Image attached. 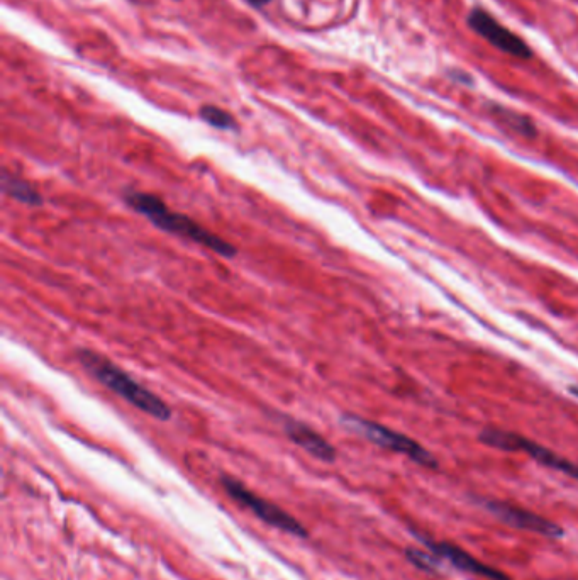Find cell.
<instances>
[{"instance_id": "1", "label": "cell", "mask_w": 578, "mask_h": 580, "mask_svg": "<svg viewBox=\"0 0 578 580\" xmlns=\"http://www.w3.org/2000/svg\"><path fill=\"white\" fill-rule=\"evenodd\" d=\"M124 201L133 211L141 214L155 228L162 229L168 235L178 236V238H184V240L192 241V243H197V245L206 246V248L224 258H234L238 255L236 246L231 245L229 241L223 240L221 236L204 228V226H201L189 216L180 214V212H173L155 194L129 190V192L124 194Z\"/></svg>"}, {"instance_id": "2", "label": "cell", "mask_w": 578, "mask_h": 580, "mask_svg": "<svg viewBox=\"0 0 578 580\" xmlns=\"http://www.w3.org/2000/svg\"><path fill=\"white\" fill-rule=\"evenodd\" d=\"M75 355L78 363L87 370V374L134 408L158 421L172 419L173 411L167 402L155 392L146 389L145 385L139 384L138 380L112 362L111 358L90 348H78Z\"/></svg>"}, {"instance_id": "3", "label": "cell", "mask_w": 578, "mask_h": 580, "mask_svg": "<svg viewBox=\"0 0 578 580\" xmlns=\"http://www.w3.org/2000/svg\"><path fill=\"white\" fill-rule=\"evenodd\" d=\"M341 421H343L348 430L355 431L356 435L367 438L368 441H372L380 448L406 455L407 458H411L412 462L419 463L423 467H431L433 469V467L438 465L436 458L409 436L397 433V431L390 430V428H385L382 424L373 423L370 419L355 416V414H345Z\"/></svg>"}, {"instance_id": "4", "label": "cell", "mask_w": 578, "mask_h": 580, "mask_svg": "<svg viewBox=\"0 0 578 580\" xmlns=\"http://www.w3.org/2000/svg\"><path fill=\"white\" fill-rule=\"evenodd\" d=\"M224 491L228 492L229 497H233L234 501L241 504L243 508L248 509L255 514L256 518L262 519L263 523L268 526H273L277 530L289 533L292 536H299V538H307L309 531L306 526L302 525L301 521H297L294 516H290L287 511L273 504V502L263 499V497L256 496L255 492H251L245 484H241L239 480L224 475L221 479Z\"/></svg>"}, {"instance_id": "5", "label": "cell", "mask_w": 578, "mask_h": 580, "mask_svg": "<svg viewBox=\"0 0 578 580\" xmlns=\"http://www.w3.org/2000/svg\"><path fill=\"white\" fill-rule=\"evenodd\" d=\"M480 441H484L489 447L507 450V452H523L529 457L534 458L536 462L545 465L548 469L558 470L562 474L570 475L573 479L578 480V465L568 462L567 458L551 452L548 448L541 447L538 443L516 435V433H507V431L485 430L480 435Z\"/></svg>"}, {"instance_id": "6", "label": "cell", "mask_w": 578, "mask_h": 580, "mask_svg": "<svg viewBox=\"0 0 578 580\" xmlns=\"http://www.w3.org/2000/svg\"><path fill=\"white\" fill-rule=\"evenodd\" d=\"M467 23L473 33L482 36L485 41H489L490 45L495 46L502 53L516 56L521 60L533 58V50L529 48L528 43L521 36L512 33L511 29L502 26L485 9H472V12L468 14Z\"/></svg>"}, {"instance_id": "7", "label": "cell", "mask_w": 578, "mask_h": 580, "mask_svg": "<svg viewBox=\"0 0 578 580\" xmlns=\"http://www.w3.org/2000/svg\"><path fill=\"white\" fill-rule=\"evenodd\" d=\"M485 506L494 516L504 521L506 525L514 526L517 530L531 531V533H538L548 538H560L563 535L560 526L555 525L550 519L543 518L540 514L531 513L528 509L517 508L501 501H489Z\"/></svg>"}, {"instance_id": "8", "label": "cell", "mask_w": 578, "mask_h": 580, "mask_svg": "<svg viewBox=\"0 0 578 580\" xmlns=\"http://www.w3.org/2000/svg\"><path fill=\"white\" fill-rule=\"evenodd\" d=\"M280 421H282V428H284L285 435L289 436V440L312 457L328 463L334 462L338 457L336 448L324 436L319 435L316 430H312L309 424L302 423L299 419L290 418V416H282Z\"/></svg>"}, {"instance_id": "9", "label": "cell", "mask_w": 578, "mask_h": 580, "mask_svg": "<svg viewBox=\"0 0 578 580\" xmlns=\"http://www.w3.org/2000/svg\"><path fill=\"white\" fill-rule=\"evenodd\" d=\"M429 547L436 553V557L443 558L451 565H455L456 569L463 570L467 574L477 575L480 579L485 580H511L506 574H502L501 570L480 562L470 553L451 545V543H429Z\"/></svg>"}, {"instance_id": "10", "label": "cell", "mask_w": 578, "mask_h": 580, "mask_svg": "<svg viewBox=\"0 0 578 580\" xmlns=\"http://www.w3.org/2000/svg\"><path fill=\"white\" fill-rule=\"evenodd\" d=\"M0 187L4 196L11 197L14 201L26 204V206L39 207L43 206V196L39 194L33 184H29L26 180L19 179L17 175L4 170L2 177H0Z\"/></svg>"}, {"instance_id": "11", "label": "cell", "mask_w": 578, "mask_h": 580, "mask_svg": "<svg viewBox=\"0 0 578 580\" xmlns=\"http://www.w3.org/2000/svg\"><path fill=\"white\" fill-rule=\"evenodd\" d=\"M490 111L494 114V118L499 121V123L504 124L507 128L516 131V133L523 134V136H534L536 129H534L533 124L528 119L523 118L521 114L517 112L509 111V109H504L501 106H492Z\"/></svg>"}, {"instance_id": "12", "label": "cell", "mask_w": 578, "mask_h": 580, "mask_svg": "<svg viewBox=\"0 0 578 580\" xmlns=\"http://www.w3.org/2000/svg\"><path fill=\"white\" fill-rule=\"evenodd\" d=\"M199 116H201L204 123L209 124L212 128L224 129V131H231V129H238V123L236 119L229 114V112L224 111L221 107L216 106H204L201 107L199 111Z\"/></svg>"}, {"instance_id": "13", "label": "cell", "mask_w": 578, "mask_h": 580, "mask_svg": "<svg viewBox=\"0 0 578 580\" xmlns=\"http://www.w3.org/2000/svg\"><path fill=\"white\" fill-rule=\"evenodd\" d=\"M407 558L411 560L412 564L419 567V569L429 570V572H433V570L436 569L434 555L421 552V550H416V548H409V550H407Z\"/></svg>"}, {"instance_id": "14", "label": "cell", "mask_w": 578, "mask_h": 580, "mask_svg": "<svg viewBox=\"0 0 578 580\" xmlns=\"http://www.w3.org/2000/svg\"><path fill=\"white\" fill-rule=\"evenodd\" d=\"M248 2H250L251 6L263 7L265 4H268L270 0H248Z\"/></svg>"}, {"instance_id": "15", "label": "cell", "mask_w": 578, "mask_h": 580, "mask_svg": "<svg viewBox=\"0 0 578 580\" xmlns=\"http://www.w3.org/2000/svg\"><path fill=\"white\" fill-rule=\"evenodd\" d=\"M573 394H575V396H578V389H573Z\"/></svg>"}]
</instances>
